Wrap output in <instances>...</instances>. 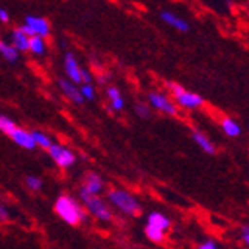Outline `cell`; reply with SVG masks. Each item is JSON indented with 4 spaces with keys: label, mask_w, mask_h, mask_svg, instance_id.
Instances as JSON below:
<instances>
[{
    "label": "cell",
    "mask_w": 249,
    "mask_h": 249,
    "mask_svg": "<svg viewBox=\"0 0 249 249\" xmlns=\"http://www.w3.org/2000/svg\"><path fill=\"white\" fill-rule=\"evenodd\" d=\"M54 211L66 224H69V225H79L81 222L88 219L87 212L82 208V205L69 194H61L60 197H57Z\"/></svg>",
    "instance_id": "6da1fadb"
},
{
    "label": "cell",
    "mask_w": 249,
    "mask_h": 249,
    "mask_svg": "<svg viewBox=\"0 0 249 249\" xmlns=\"http://www.w3.org/2000/svg\"><path fill=\"white\" fill-rule=\"evenodd\" d=\"M106 198L112 206L127 216H139L142 212L139 200L125 190L112 188L106 193Z\"/></svg>",
    "instance_id": "7a4b0ae2"
},
{
    "label": "cell",
    "mask_w": 249,
    "mask_h": 249,
    "mask_svg": "<svg viewBox=\"0 0 249 249\" xmlns=\"http://www.w3.org/2000/svg\"><path fill=\"white\" fill-rule=\"evenodd\" d=\"M167 88L173 97V102L178 107H184L188 110H194L198 109L205 105V99H203L200 94L188 91L182 85L175 84V82H167Z\"/></svg>",
    "instance_id": "3957f363"
},
{
    "label": "cell",
    "mask_w": 249,
    "mask_h": 249,
    "mask_svg": "<svg viewBox=\"0 0 249 249\" xmlns=\"http://www.w3.org/2000/svg\"><path fill=\"white\" fill-rule=\"evenodd\" d=\"M79 198L82 201V208L88 211V213L94 216L100 222H110L112 221V211L107 205V201L100 196H89L79 191Z\"/></svg>",
    "instance_id": "277c9868"
},
{
    "label": "cell",
    "mask_w": 249,
    "mask_h": 249,
    "mask_svg": "<svg viewBox=\"0 0 249 249\" xmlns=\"http://www.w3.org/2000/svg\"><path fill=\"white\" fill-rule=\"evenodd\" d=\"M29 37L39 36V37H48L51 35V24L47 18L36 17V15H27L24 18V24L19 27Z\"/></svg>",
    "instance_id": "5b68a950"
},
{
    "label": "cell",
    "mask_w": 249,
    "mask_h": 249,
    "mask_svg": "<svg viewBox=\"0 0 249 249\" xmlns=\"http://www.w3.org/2000/svg\"><path fill=\"white\" fill-rule=\"evenodd\" d=\"M148 106L158 112H161L164 115L176 117L179 114V107L175 105V102L172 99H169L161 91H149L148 93Z\"/></svg>",
    "instance_id": "8992f818"
},
{
    "label": "cell",
    "mask_w": 249,
    "mask_h": 249,
    "mask_svg": "<svg viewBox=\"0 0 249 249\" xmlns=\"http://www.w3.org/2000/svg\"><path fill=\"white\" fill-rule=\"evenodd\" d=\"M50 157L53 158V161L60 167V169H71L76 163V155L72 149L67 146L53 143L48 149Z\"/></svg>",
    "instance_id": "52a82bcc"
},
{
    "label": "cell",
    "mask_w": 249,
    "mask_h": 249,
    "mask_svg": "<svg viewBox=\"0 0 249 249\" xmlns=\"http://www.w3.org/2000/svg\"><path fill=\"white\" fill-rule=\"evenodd\" d=\"M103 188H105L103 179L94 172H88L84 176V182H82L79 191H82L85 194H89V196H100Z\"/></svg>",
    "instance_id": "ba28073f"
},
{
    "label": "cell",
    "mask_w": 249,
    "mask_h": 249,
    "mask_svg": "<svg viewBox=\"0 0 249 249\" xmlns=\"http://www.w3.org/2000/svg\"><path fill=\"white\" fill-rule=\"evenodd\" d=\"M63 66H64V72L67 75V79L71 82H73L75 85L81 84V69L75 54L72 53H66L64 54V60H63Z\"/></svg>",
    "instance_id": "9c48e42d"
},
{
    "label": "cell",
    "mask_w": 249,
    "mask_h": 249,
    "mask_svg": "<svg viewBox=\"0 0 249 249\" xmlns=\"http://www.w3.org/2000/svg\"><path fill=\"white\" fill-rule=\"evenodd\" d=\"M9 138L12 139V142H14L15 145H18V146L22 148V149H29V151H32V149L36 148L35 141H33V138H32V131H27L26 128H21V127L17 125V127L11 131Z\"/></svg>",
    "instance_id": "30bf717a"
},
{
    "label": "cell",
    "mask_w": 249,
    "mask_h": 249,
    "mask_svg": "<svg viewBox=\"0 0 249 249\" xmlns=\"http://www.w3.org/2000/svg\"><path fill=\"white\" fill-rule=\"evenodd\" d=\"M160 18H161L163 22H166L167 26L173 27V29L178 30V32L187 33V32L190 30V22H188L187 19H184V18L178 17L176 14H173V12H170V11H163V12L160 14Z\"/></svg>",
    "instance_id": "8fae6325"
},
{
    "label": "cell",
    "mask_w": 249,
    "mask_h": 249,
    "mask_svg": "<svg viewBox=\"0 0 249 249\" xmlns=\"http://www.w3.org/2000/svg\"><path fill=\"white\" fill-rule=\"evenodd\" d=\"M58 87L63 91V94L71 102H73L75 105H82L85 102L79 93V87L75 85L73 82H71L69 79H58Z\"/></svg>",
    "instance_id": "7c38bea8"
},
{
    "label": "cell",
    "mask_w": 249,
    "mask_h": 249,
    "mask_svg": "<svg viewBox=\"0 0 249 249\" xmlns=\"http://www.w3.org/2000/svg\"><path fill=\"white\" fill-rule=\"evenodd\" d=\"M146 225H149V227H152V229H157V230H160V231H163V233H166L169 229H170V219L166 216V215H163L161 212H157V211H154V212H151L149 215H148V218H146Z\"/></svg>",
    "instance_id": "4fadbf2b"
},
{
    "label": "cell",
    "mask_w": 249,
    "mask_h": 249,
    "mask_svg": "<svg viewBox=\"0 0 249 249\" xmlns=\"http://www.w3.org/2000/svg\"><path fill=\"white\" fill-rule=\"evenodd\" d=\"M29 40L30 37L22 32L19 27L14 29L11 32V45L18 51V53H27L29 51Z\"/></svg>",
    "instance_id": "5bb4252c"
},
{
    "label": "cell",
    "mask_w": 249,
    "mask_h": 249,
    "mask_svg": "<svg viewBox=\"0 0 249 249\" xmlns=\"http://www.w3.org/2000/svg\"><path fill=\"white\" fill-rule=\"evenodd\" d=\"M193 141L196 142V145L201 149V151H205L206 154L209 155H215L216 152V148L215 145L212 143V141L208 138V136L205 133H201L198 130H194L193 131Z\"/></svg>",
    "instance_id": "9a60e30c"
},
{
    "label": "cell",
    "mask_w": 249,
    "mask_h": 249,
    "mask_svg": "<svg viewBox=\"0 0 249 249\" xmlns=\"http://www.w3.org/2000/svg\"><path fill=\"white\" fill-rule=\"evenodd\" d=\"M106 93H107V99H109V103H110V107L114 109V110H123L124 109V97L121 94V91L117 88V87H107L106 89Z\"/></svg>",
    "instance_id": "2e32d148"
},
{
    "label": "cell",
    "mask_w": 249,
    "mask_h": 249,
    "mask_svg": "<svg viewBox=\"0 0 249 249\" xmlns=\"http://www.w3.org/2000/svg\"><path fill=\"white\" fill-rule=\"evenodd\" d=\"M47 50H48V45H47V40L43 37H39V36H32L30 40H29V51L36 55V57H43L47 54Z\"/></svg>",
    "instance_id": "e0dca14e"
},
{
    "label": "cell",
    "mask_w": 249,
    "mask_h": 249,
    "mask_svg": "<svg viewBox=\"0 0 249 249\" xmlns=\"http://www.w3.org/2000/svg\"><path fill=\"white\" fill-rule=\"evenodd\" d=\"M0 55L9 63H17L19 58V53L6 40H0Z\"/></svg>",
    "instance_id": "ac0fdd59"
},
{
    "label": "cell",
    "mask_w": 249,
    "mask_h": 249,
    "mask_svg": "<svg viewBox=\"0 0 249 249\" xmlns=\"http://www.w3.org/2000/svg\"><path fill=\"white\" fill-rule=\"evenodd\" d=\"M221 127L229 138H239V136L242 134V127L233 118H224L221 121Z\"/></svg>",
    "instance_id": "d6986e66"
},
{
    "label": "cell",
    "mask_w": 249,
    "mask_h": 249,
    "mask_svg": "<svg viewBox=\"0 0 249 249\" xmlns=\"http://www.w3.org/2000/svg\"><path fill=\"white\" fill-rule=\"evenodd\" d=\"M32 138H33L36 146H39V148H42V149H47V151H48L50 146L54 143L50 136H48V134H45V133L40 131V130H33V131H32Z\"/></svg>",
    "instance_id": "ffe728a7"
},
{
    "label": "cell",
    "mask_w": 249,
    "mask_h": 249,
    "mask_svg": "<svg viewBox=\"0 0 249 249\" xmlns=\"http://www.w3.org/2000/svg\"><path fill=\"white\" fill-rule=\"evenodd\" d=\"M145 234L154 243H161L164 240V237H166V233L157 230V229H152V227H149V225H146V227H145Z\"/></svg>",
    "instance_id": "44dd1931"
},
{
    "label": "cell",
    "mask_w": 249,
    "mask_h": 249,
    "mask_svg": "<svg viewBox=\"0 0 249 249\" xmlns=\"http://www.w3.org/2000/svg\"><path fill=\"white\" fill-rule=\"evenodd\" d=\"M79 93H81V96H82L84 100L93 102L96 99V89H94V87L91 84H81Z\"/></svg>",
    "instance_id": "7402d4cb"
},
{
    "label": "cell",
    "mask_w": 249,
    "mask_h": 249,
    "mask_svg": "<svg viewBox=\"0 0 249 249\" xmlns=\"http://www.w3.org/2000/svg\"><path fill=\"white\" fill-rule=\"evenodd\" d=\"M15 127H17V124H15L9 117H6V115H3V114H0V131L9 136L11 131H12Z\"/></svg>",
    "instance_id": "603a6c76"
},
{
    "label": "cell",
    "mask_w": 249,
    "mask_h": 249,
    "mask_svg": "<svg viewBox=\"0 0 249 249\" xmlns=\"http://www.w3.org/2000/svg\"><path fill=\"white\" fill-rule=\"evenodd\" d=\"M26 185H27L32 191H40L42 187H43V180H42L39 176L30 175V176L26 178Z\"/></svg>",
    "instance_id": "cb8c5ba5"
},
{
    "label": "cell",
    "mask_w": 249,
    "mask_h": 249,
    "mask_svg": "<svg viewBox=\"0 0 249 249\" xmlns=\"http://www.w3.org/2000/svg\"><path fill=\"white\" fill-rule=\"evenodd\" d=\"M136 114H138V117L142 120H148L151 117V107L146 103L139 102L138 105H136Z\"/></svg>",
    "instance_id": "d4e9b609"
},
{
    "label": "cell",
    "mask_w": 249,
    "mask_h": 249,
    "mask_svg": "<svg viewBox=\"0 0 249 249\" xmlns=\"http://www.w3.org/2000/svg\"><path fill=\"white\" fill-rule=\"evenodd\" d=\"M9 216H11L9 209L6 208V205H5L3 201H0V222H6V221H9Z\"/></svg>",
    "instance_id": "484cf974"
},
{
    "label": "cell",
    "mask_w": 249,
    "mask_h": 249,
    "mask_svg": "<svg viewBox=\"0 0 249 249\" xmlns=\"http://www.w3.org/2000/svg\"><path fill=\"white\" fill-rule=\"evenodd\" d=\"M93 82V76L87 69H81V84H91Z\"/></svg>",
    "instance_id": "4316f807"
},
{
    "label": "cell",
    "mask_w": 249,
    "mask_h": 249,
    "mask_svg": "<svg viewBox=\"0 0 249 249\" xmlns=\"http://www.w3.org/2000/svg\"><path fill=\"white\" fill-rule=\"evenodd\" d=\"M240 239L243 240V243L248 246L249 245V227L245 224L242 225V229H240Z\"/></svg>",
    "instance_id": "83f0119b"
},
{
    "label": "cell",
    "mask_w": 249,
    "mask_h": 249,
    "mask_svg": "<svg viewBox=\"0 0 249 249\" xmlns=\"http://www.w3.org/2000/svg\"><path fill=\"white\" fill-rule=\"evenodd\" d=\"M197 249H218V245L213 240H206V242L200 243Z\"/></svg>",
    "instance_id": "f1b7e54d"
},
{
    "label": "cell",
    "mask_w": 249,
    "mask_h": 249,
    "mask_svg": "<svg viewBox=\"0 0 249 249\" xmlns=\"http://www.w3.org/2000/svg\"><path fill=\"white\" fill-rule=\"evenodd\" d=\"M9 21H11L9 12L5 8H0V22H3V24H8Z\"/></svg>",
    "instance_id": "f546056e"
}]
</instances>
